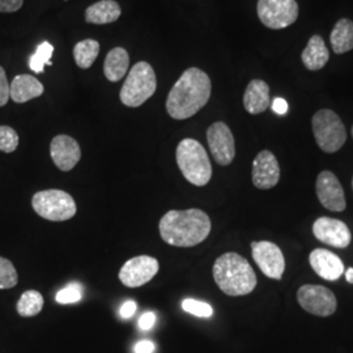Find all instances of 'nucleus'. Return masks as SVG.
<instances>
[{
	"label": "nucleus",
	"mask_w": 353,
	"mask_h": 353,
	"mask_svg": "<svg viewBox=\"0 0 353 353\" xmlns=\"http://www.w3.org/2000/svg\"><path fill=\"white\" fill-rule=\"evenodd\" d=\"M211 80L204 71L196 67L186 70L168 96V113L178 121L195 115L207 105L211 97Z\"/></svg>",
	"instance_id": "f257e3e1"
},
{
	"label": "nucleus",
	"mask_w": 353,
	"mask_h": 353,
	"mask_svg": "<svg viewBox=\"0 0 353 353\" xmlns=\"http://www.w3.org/2000/svg\"><path fill=\"white\" fill-rule=\"evenodd\" d=\"M161 239L176 248H192L205 240L211 232V220L202 210H172L160 220Z\"/></svg>",
	"instance_id": "f03ea898"
},
{
	"label": "nucleus",
	"mask_w": 353,
	"mask_h": 353,
	"mask_svg": "<svg viewBox=\"0 0 353 353\" xmlns=\"http://www.w3.org/2000/svg\"><path fill=\"white\" fill-rule=\"evenodd\" d=\"M214 279L217 287L232 297L246 296L256 287L252 265L237 252H225L216 259Z\"/></svg>",
	"instance_id": "7ed1b4c3"
},
{
	"label": "nucleus",
	"mask_w": 353,
	"mask_h": 353,
	"mask_svg": "<svg viewBox=\"0 0 353 353\" xmlns=\"http://www.w3.org/2000/svg\"><path fill=\"white\" fill-rule=\"evenodd\" d=\"M176 164L183 176L195 186H205L212 176V165L202 144L183 139L176 147Z\"/></svg>",
	"instance_id": "20e7f679"
},
{
	"label": "nucleus",
	"mask_w": 353,
	"mask_h": 353,
	"mask_svg": "<svg viewBox=\"0 0 353 353\" xmlns=\"http://www.w3.org/2000/svg\"><path fill=\"white\" fill-rule=\"evenodd\" d=\"M156 88L157 80L151 64L139 62L128 72L119 97L122 103L128 108H139L148 99H151Z\"/></svg>",
	"instance_id": "39448f33"
},
{
	"label": "nucleus",
	"mask_w": 353,
	"mask_h": 353,
	"mask_svg": "<svg viewBox=\"0 0 353 353\" xmlns=\"http://www.w3.org/2000/svg\"><path fill=\"white\" fill-rule=\"evenodd\" d=\"M312 126L318 147L326 153L339 151L347 140V131L341 117L332 110L322 109L316 112Z\"/></svg>",
	"instance_id": "423d86ee"
},
{
	"label": "nucleus",
	"mask_w": 353,
	"mask_h": 353,
	"mask_svg": "<svg viewBox=\"0 0 353 353\" xmlns=\"http://www.w3.org/2000/svg\"><path fill=\"white\" fill-rule=\"evenodd\" d=\"M33 210L49 221H65L76 214L74 198L62 190H43L33 195Z\"/></svg>",
	"instance_id": "0eeeda50"
},
{
	"label": "nucleus",
	"mask_w": 353,
	"mask_h": 353,
	"mask_svg": "<svg viewBox=\"0 0 353 353\" xmlns=\"http://www.w3.org/2000/svg\"><path fill=\"white\" fill-rule=\"evenodd\" d=\"M258 17L270 29H283L296 23L299 4L296 0H258Z\"/></svg>",
	"instance_id": "6e6552de"
},
{
	"label": "nucleus",
	"mask_w": 353,
	"mask_h": 353,
	"mask_svg": "<svg viewBox=\"0 0 353 353\" xmlns=\"http://www.w3.org/2000/svg\"><path fill=\"white\" fill-rule=\"evenodd\" d=\"M297 301L305 312L316 316H332L336 310V297L331 290L316 284L303 285L297 292Z\"/></svg>",
	"instance_id": "1a4fd4ad"
},
{
	"label": "nucleus",
	"mask_w": 353,
	"mask_h": 353,
	"mask_svg": "<svg viewBox=\"0 0 353 353\" xmlns=\"http://www.w3.org/2000/svg\"><path fill=\"white\" fill-rule=\"evenodd\" d=\"M252 258L267 278L281 280L285 259L276 243L270 241L252 242Z\"/></svg>",
	"instance_id": "9d476101"
},
{
	"label": "nucleus",
	"mask_w": 353,
	"mask_h": 353,
	"mask_svg": "<svg viewBox=\"0 0 353 353\" xmlns=\"http://www.w3.org/2000/svg\"><path fill=\"white\" fill-rule=\"evenodd\" d=\"M159 261L150 255H139L127 261L119 271V280L128 288H138L156 276L159 272Z\"/></svg>",
	"instance_id": "9b49d317"
},
{
	"label": "nucleus",
	"mask_w": 353,
	"mask_h": 353,
	"mask_svg": "<svg viewBox=\"0 0 353 353\" xmlns=\"http://www.w3.org/2000/svg\"><path fill=\"white\" fill-rule=\"evenodd\" d=\"M207 141L217 164H232L236 156V143L230 128L224 122H216L208 127Z\"/></svg>",
	"instance_id": "f8f14e48"
},
{
	"label": "nucleus",
	"mask_w": 353,
	"mask_h": 353,
	"mask_svg": "<svg viewBox=\"0 0 353 353\" xmlns=\"http://www.w3.org/2000/svg\"><path fill=\"white\" fill-rule=\"evenodd\" d=\"M316 196L319 203L332 212H341L345 210L347 203L344 196V190L341 188L338 176L332 172H321L316 178Z\"/></svg>",
	"instance_id": "ddd939ff"
},
{
	"label": "nucleus",
	"mask_w": 353,
	"mask_h": 353,
	"mask_svg": "<svg viewBox=\"0 0 353 353\" xmlns=\"http://www.w3.org/2000/svg\"><path fill=\"white\" fill-rule=\"evenodd\" d=\"M316 240L336 249H345L352 241L350 228L341 220L331 217H319L313 224Z\"/></svg>",
	"instance_id": "4468645a"
},
{
	"label": "nucleus",
	"mask_w": 353,
	"mask_h": 353,
	"mask_svg": "<svg viewBox=\"0 0 353 353\" xmlns=\"http://www.w3.org/2000/svg\"><path fill=\"white\" fill-rule=\"evenodd\" d=\"M280 166L272 152L262 151L252 163V183L256 189L270 190L278 185Z\"/></svg>",
	"instance_id": "2eb2a0df"
},
{
	"label": "nucleus",
	"mask_w": 353,
	"mask_h": 353,
	"mask_svg": "<svg viewBox=\"0 0 353 353\" xmlns=\"http://www.w3.org/2000/svg\"><path fill=\"white\" fill-rule=\"evenodd\" d=\"M50 154L54 164L62 172H70L81 159L79 143L68 135H58L51 140Z\"/></svg>",
	"instance_id": "dca6fc26"
},
{
	"label": "nucleus",
	"mask_w": 353,
	"mask_h": 353,
	"mask_svg": "<svg viewBox=\"0 0 353 353\" xmlns=\"http://www.w3.org/2000/svg\"><path fill=\"white\" fill-rule=\"evenodd\" d=\"M309 262L316 275L327 281H335L344 274V263L341 258L325 249H316L310 252Z\"/></svg>",
	"instance_id": "f3484780"
},
{
	"label": "nucleus",
	"mask_w": 353,
	"mask_h": 353,
	"mask_svg": "<svg viewBox=\"0 0 353 353\" xmlns=\"http://www.w3.org/2000/svg\"><path fill=\"white\" fill-rule=\"evenodd\" d=\"M243 106L249 114H261L270 106V87L263 80H252L243 94Z\"/></svg>",
	"instance_id": "a211bd4d"
},
{
	"label": "nucleus",
	"mask_w": 353,
	"mask_h": 353,
	"mask_svg": "<svg viewBox=\"0 0 353 353\" xmlns=\"http://www.w3.org/2000/svg\"><path fill=\"white\" fill-rule=\"evenodd\" d=\"M43 85L34 76L17 75L10 84V99L16 103H24L43 94Z\"/></svg>",
	"instance_id": "6ab92c4d"
},
{
	"label": "nucleus",
	"mask_w": 353,
	"mask_h": 353,
	"mask_svg": "<svg viewBox=\"0 0 353 353\" xmlns=\"http://www.w3.org/2000/svg\"><path fill=\"white\" fill-rule=\"evenodd\" d=\"M330 51L321 36H313L309 39L307 46L301 54L303 63L309 71H319L322 70L328 62Z\"/></svg>",
	"instance_id": "aec40b11"
},
{
	"label": "nucleus",
	"mask_w": 353,
	"mask_h": 353,
	"mask_svg": "<svg viewBox=\"0 0 353 353\" xmlns=\"http://www.w3.org/2000/svg\"><path fill=\"white\" fill-rule=\"evenodd\" d=\"M121 7L115 0H101L90 7L85 11V20L89 24H110L117 21L121 17Z\"/></svg>",
	"instance_id": "412c9836"
},
{
	"label": "nucleus",
	"mask_w": 353,
	"mask_h": 353,
	"mask_svg": "<svg viewBox=\"0 0 353 353\" xmlns=\"http://www.w3.org/2000/svg\"><path fill=\"white\" fill-rule=\"evenodd\" d=\"M130 65L128 52L122 48H115L109 51L103 63V72L109 81H119L126 75Z\"/></svg>",
	"instance_id": "4be33fe9"
},
{
	"label": "nucleus",
	"mask_w": 353,
	"mask_h": 353,
	"mask_svg": "<svg viewBox=\"0 0 353 353\" xmlns=\"http://www.w3.org/2000/svg\"><path fill=\"white\" fill-rule=\"evenodd\" d=\"M330 42L332 51L336 54H344L352 50L353 21L350 19L339 20L330 34Z\"/></svg>",
	"instance_id": "5701e85b"
},
{
	"label": "nucleus",
	"mask_w": 353,
	"mask_h": 353,
	"mask_svg": "<svg viewBox=\"0 0 353 353\" xmlns=\"http://www.w3.org/2000/svg\"><path fill=\"white\" fill-rule=\"evenodd\" d=\"M100 54V43L94 39H84L76 43L74 49V58H75L77 67L83 70H88L94 63Z\"/></svg>",
	"instance_id": "b1692460"
},
{
	"label": "nucleus",
	"mask_w": 353,
	"mask_h": 353,
	"mask_svg": "<svg viewBox=\"0 0 353 353\" xmlns=\"http://www.w3.org/2000/svg\"><path fill=\"white\" fill-rule=\"evenodd\" d=\"M43 303H45L43 297L39 292H37V290H26L21 294L16 309H17V313L20 316L28 318V316H34L39 314L42 307H43Z\"/></svg>",
	"instance_id": "393cba45"
},
{
	"label": "nucleus",
	"mask_w": 353,
	"mask_h": 353,
	"mask_svg": "<svg viewBox=\"0 0 353 353\" xmlns=\"http://www.w3.org/2000/svg\"><path fill=\"white\" fill-rule=\"evenodd\" d=\"M52 52H54V46L51 45L50 42H48V41L42 42L38 46L36 52L33 55H30V58H29V67H30V70L33 72L42 74L46 64H49V65L52 64L50 62Z\"/></svg>",
	"instance_id": "a878e982"
},
{
	"label": "nucleus",
	"mask_w": 353,
	"mask_h": 353,
	"mask_svg": "<svg viewBox=\"0 0 353 353\" xmlns=\"http://www.w3.org/2000/svg\"><path fill=\"white\" fill-rule=\"evenodd\" d=\"M17 281L19 276L12 262L0 256V290H11Z\"/></svg>",
	"instance_id": "bb28decb"
},
{
	"label": "nucleus",
	"mask_w": 353,
	"mask_h": 353,
	"mask_svg": "<svg viewBox=\"0 0 353 353\" xmlns=\"http://www.w3.org/2000/svg\"><path fill=\"white\" fill-rule=\"evenodd\" d=\"M182 309L191 316H199V318H210L214 314V309L211 305L194 300V299L185 300L182 303Z\"/></svg>",
	"instance_id": "cd10ccee"
},
{
	"label": "nucleus",
	"mask_w": 353,
	"mask_h": 353,
	"mask_svg": "<svg viewBox=\"0 0 353 353\" xmlns=\"http://www.w3.org/2000/svg\"><path fill=\"white\" fill-rule=\"evenodd\" d=\"M19 147V135L12 127L0 126V151L12 153Z\"/></svg>",
	"instance_id": "c85d7f7f"
},
{
	"label": "nucleus",
	"mask_w": 353,
	"mask_h": 353,
	"mask_svg": "<svg viewBox=\"0 0 353 353\" xmlns=\"http://www.w3.org/2000/svg\"><path fill=\"white\" fill-rule=\"evenodd\" d=\"M83 297V292L81 287L76 283H72L70 285H67L63 290H59L55 296V300L59 303H79Z\"/></svg>",
	"instance_id": "c756f323"
},
{
	"label": "nucleus",
	"mask_w": 353,
	"mask_h": 353,
	"mask_svg": "<svg viewBox=\"0 0 353 353\" xmlns=\"http://www.w3.org/2000/svg\"><path fill=\"white\" fill-rule=\"evenodd\" d=\"M10 100V83L4 68L0 65V108L6 106Z\"/></svg>",
	"instance_id": "7c9ffc66"
},
{
	"label": "nucleus",
	"mask_w": 353,
	"mask_h": 353,
	"mask_svg": "<svg viewBox=\"0 0 353 353\" xmlns=\"http://www.w3.org/2000/svg\"><path fill=\"white\" fill-rule=\"evenodd\" d=\"M23 4L24 0H0V12H16L23 7Z\"/></svg>",
	"instance_id": "2f4dec72"
},
{
	"label": "nucleus",
	"mask_w": 353,
	"mask_h": 353,
	"mask_svg": "<svg viewBox=\"0 0 353 353\" xmlns=\"http://www.w3.org/2000/svg\"><path fill=\"white\" fill-rule=\"evenodd\" d=\"M154 322H156V316L154 313H144L143 316H140L139 319V327L144 331H148L154 326Z\"/></svg>",
	"instance_id": "473e14b6"
},
{
	"label": "nucleus",
	"mask_w": 353,
	"mask_h": 353,
	"mask_svg": "<svg viewBox=\"0 0 353 353\" xmlns=\"http://www.w3.org/2000/svg\"><path fill=\"white\" fill-rule=\"evenodd\" d=\"M135 312H137V303H134V301H126V303L122 305V307L119 310V314H121L122 318L128 319V318H131V316L135 314Z\"/></svg>",
	"instance_id": "72a5a7b5"
},
{
	"label": "nucleus",
	"mask_w": 353,
	"mask_h": 353,
	"mask_svg": "<svg viewBox=\"0 0 353 353\" xmlns=\"http://www.w3.org/2000/svg\"><path fill=\"white\" fill-rule=\"evenodd\" d=\"M271 108H272V110H274L275 113L279 114V115H284V114L288 112V103H287V101H285L284 99H280V97H276V99L272 101Z\"/></svg>",
	"instance_id": "f704fd0d"
},
{
	"label": "nucleus",
	"mask_w": 353,
	"mask_h": 353,
	"mask_svg": "<svg viewBox=\"0 0 353 353\" xmlns=\"http://www.w3.org/2000/svg\"><path fill=\"white\" fill-rule=\"evenodd\" d=\"M134 351H135V353H153L154 344L150 341H141L137 343Z\"/></svg>",
	"instance_id": "c9c22d12"
},
{
	"label": "nucleus",
	"mask_w": 353,
	"mask_h": 353,
	"mask_svg": "<svg viewBox=\"0 0 353 353\" xmlns=\"http://www.w3.org/2000/svg\"><path fill=\"white\" fill-rule=\"evenodd\" d=\"M344 275H345V280L350 283V284H353V268H347L345 271H344Z\"/></svg>",
	"instance_id": "e433bc0d"
},
{
	"label": "nucleus",
	"mask_w": 353,
	"mask_h": 353,
	"mask_svg": "<svg viewBox=\"0 0 353 353\" xmlns=\"http://www.w3.org/2000/svg\"><path fill=\"white\" fill-rule=\"evenodd\" d=\"M352 189H353V178H352Z\"/></svg>",
	"instance_id": "4c0bfd02"
},
{
	"label": "nucleus",
	"mask_w": 353,
	"mask_h": 353,
	"mask_svg": "<svg viewBox=\"0 0 353 353\" xmlns=\"http://www.w3.org/2000/svg\"><path fill=\"white\" fill-rule=\"evenodd\" d=\"M352 137H353V127H352Z\"/></svg>",
	"instance_id": "58836bf2"
}]
</instances>
